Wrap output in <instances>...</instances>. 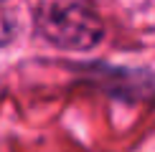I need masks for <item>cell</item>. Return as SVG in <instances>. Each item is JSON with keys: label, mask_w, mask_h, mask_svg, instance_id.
Returning a JSON list of instances; mask_svg holds the SVG:
<instances>
[{"label": "cell", "mask_w": 155, "mask_h": 152, "mask_svg": "<svg viewBox=\"0 0 155 152\" xmlns=\"http://www.w3.org/2000/svg\"><path fill=\"white\" fill-rule=\"evenodd\" d=\"M36 28L64 51H89L104 38V21L89 0H36Z\"/></svg>", "instance_id": "obj_1"}]
</instances>
